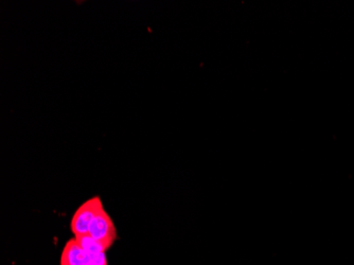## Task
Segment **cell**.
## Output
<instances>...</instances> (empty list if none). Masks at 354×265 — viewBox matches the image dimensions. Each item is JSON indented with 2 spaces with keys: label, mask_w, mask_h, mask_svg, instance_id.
I'll return each mask as SVG.
<instances>
[{
  "label": "cell",
  "mask_w": 354,
  "mask_h": 265,
  "mask_svg": "<svg viewBox=\"0 0 354 265\" xmlns=\"http://www.w3.org/2000/svg\"><path fill=\"white\" fill-rule=\"evenodd\" d=\"M103 208L100 197H93L83 203L73 213L71 219V228L75 237L88 235L89 226L97 213Z\"/></svg>",
  "instance_id": "6da1fadb"
},
{
  "label": "cell",
  "mask_w": 354,
  "mask_h": 265,
  "mask_svg": "<svg viewBox=\"0 0 354 265\" xmlns=\"http://www.w3.org/2000/svg\"><path fill=\"white\" fill-rule=\"evenodd\" d=\"M88 235L109 250L117 239V228L104 207L99 210L88 229Z\"/></svg>",
  "instance_id": "7a4b0ae2"
},
{
  "label": "cell",
  "mask_w": 354,
  "mask_h": 265,
  "mask_svg": "<svg viewBox=\"0 0 354 265\" xmlns=\"http://www.w3.org/2000/svg\"><path fill=\"white\" fill-rule=\"evenodd\" d=\"M87 254L77 239H71L64 246L61 265H87Z\"/></svg>",
  "instance_id": "3957f363"
},
{
  "label": "cell",
  "mask_w": 354,
  "mask_h": 265,
  "mask_svg": "<svg viewBox=\"0 0 354 265\" xmlns=\"http://www.w3.org/2000/svg\"><path fill=\"white\" fill-rule=\"evenodd\" d=\"M77 242L82 246L87 255L100 254V253H106V248L98 241L91 238L89 235L85 236L75 237Z\"/></svg>",
  "instance_id": "277c9868"
},
{
  "label": "cell",
  "mask_w": 354,
  "mask_h": 265,
  "mask_svg": "<svg viewBox=\"0 0 354 265\" xmlns=\"http://www.w3.org/2000/svg\"><path fill=\"white\" fill-rule=\"evenodd\" d=\"M87 265H91V264H87Z\"/></svg>",
  "instance_id": "5b68a950"
}]
</instances>
